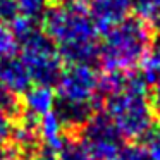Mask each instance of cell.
Returning a JSON list of instances; mask_svg holds the SVG:
<instances>
[{
    "instance_id": "obj_1",
    "label": "cell",
    "mask_w": 160,
    "mask_h": 160,
    "mask_svg": "<svg viewBox=\"0 0 160 160\" xmlns=\"http://www.w3.org/2000/svg\"><path fill=\"white\" fill-rule=\"evenodd\" d=\"M98 95L105 103V114L126 139L145 138L153 128L155 112L141 74L107 72L100 78Z\"/></svg>"
},
{
    "instance_id": "obj_2",
    "label": "cell",
    "mask_w": 160,
    "mask_h": 160,
    "mask_svg": "<svg viewBox=\"0 0 160 160\" xmlns=\"http://www.w3.org/2000/svg\"><path fill=\"white\" fill-rule=\"evenodd\" d=\"M43 31L67 64H91L98 59V29L83 5H53L43 16Z\"/></svg>"
},
{
    "instance_id": "obj_16",
    "label": "cell",
    "mask_w": 160,
    "mask_h": 160,
    "mask_svg": "<svg viewBox=\"0 0 160 160\" xmlns=\"http://www.w3.org/2000/svg\"><path fill=\"white\" fill-rule=\"evenodd\" d=\"M115 160H153L146 146L141 145H128L121 150Z\"/></svg>"
},
{
    "instance_id": "obj_21",
    "label": "cell",
    "mask_w": 160,
    "mask_h": 160,
    "mask_svg": "<svg viewBox=\"0 0 160 160\" xmlns=\"http://www.w3.org/2000/svg\"><path fill=\"white\" fill-rule=\"evenodd\" d=\"M48 2H53L55 5H64V4H71L74 0H48Z\"/></svg>"
},
{
    "instance_id": "obj_12",
    "label": "cell",
    "mask_w": 160,
    "mask_h": 160,
    "mask_svg": "<svg viewBox=\"0 0 160 160\" xmlns=\"http://www.w3.org/2000/svg\"><path fill=\"white\" fill-rule=\"evenodd\" d=\"M21 18L38 21L48 11V0H14Z\"/></svg>"
},
{
    "instance_id": "obj_19",
    "label": "cell",
    "mask_w": 160,
    "mask_h": 160,
    "mask_svg": "<svg viewBox=\"0 0 160 160\" xmlns=\"http://www.w3.org/2000/svg\"><path fill=\"white\" fill-rule=\"evenodd\" d=\"M12 128H14L12 126V119L0 112V145H4V143H7L11 139Z\"/></svg>"
},
{
    "instance_id": "obj_11",
    "label": "cell",
    "mask_w": 160,
    "mask_h": 160,
    "mask_svg": "<svg viewBox=\"0 0 160 160\" xmlns=\"http://www.w3.org/2000/svg\"><path fill=\"white\" fill-rule=\"evenodd\" d=\"M57 160H93V157L81 139L66 138L62 148L59 150Z\"/></svg>"
},
{
    "instance_id": "obj_5",
    "label": "cell",
    "mask_w": 160,
    "mask_h": 160,
    "mask_svg": "<svg viewBox=\"0 0 160 160\" xmlns=\"http://www.w3.org/2000/svg\"><path fill=\"white\" fill-rule=\"evenodd\" d=\"M98 84L100 78L91 64H69L57 81V98L67 103L97 105L102 102Z\"/></svg>"
},
{
    "instance_id": "obj_20",
    "label": "cell",
    "mask_w": 160,
    "mask_h": 160,
    "mask_svg": "<svg viewBox=\"0 0 160 160\" xmlns=\"http://www.w3.org/2000/svg\"><path fill=\"white\" fill-rule=\"evenodd\" d=\"M152 86H153V91H152V97H150V102H152L153 112L160 117V79L157 83H153Z\"/></svg>"
},
{
    "instance_id": "obj_9",
    "label": "cell",
    "mask_w": 160,
    "mask_h": 160,
    "mask_svg": "<svg viewBox=\"0 0 160 160\" xmlns=\"http://www.w3.org/2000/svg\"><path fill=\"white\" fill-rule=\"evenodd\" d=\"M57 102V93L52 86H42L35 84L24 93V102L22 107L26 108V114L33 117H43V115L53 112Z\"/></svg>"
},
{
    "instance_id": "obj_10",
    "label": "cell",
    "mask_w": 160,
    "mask_h": 160,
    "mask_svg": "<svg viewBox=\"0 0 160 160\" xmlns=\"http://www.w3.org/2000/svg\"><path fill=\"white\" fill-rule=\"evenodd\" d=\"M40 138H42V145L48 146V148L59 152L62 148L66 138L62 136L64 126L60 124L59 117L55 115V112H50V114L40 117Z\"/></svg>"
},
{
    "instance_id": "obj_6",
    "label": "cell",
    "mask_w": 160,
    "mask_h": 160,
    "mask_svg": "<svg viewBox=\"0 0 160 160\" xmlns=\"http://www.w3.org/2000/svg\"><path fill=\"white\" fill-rule=\"evenodd\" d=\"M81 141L91 153L93 160H115L124 148V136L107 114H95L81 128Z\"/></svg>"
},
{
    "instance_id": "obj_15",
    "label": "cell",
    "mask_w": 160,
    "mask_h": 160,
    "mask_svg": "<svg viewBox=\"0 0 160 160\" xmlns=\"http://www.w3.org/2000/svg\"><path fill=\"white\" fill-rule=\"evenodd\" d=\"M19 50V43L16 40L9 24H0V59L16 57Z\"/></svg>"
},
{
    "instance_id": "obj_18",
    "label": "cell",
    "mask_w": 160,
    "mask_h": 160,
    "mask_svg": "<svg viewBox=\"0 0 160 160\" xmlns=\"http://www.w3.org/2000/svg\"><path fill=\"white\" fill-rule=\"evenodd\" d=\"M145 139H146V150L153 157V160H160V124L153 126L150 129V132L145 136Z\"/></svg>"
},
{
    "instance_id": "obj_14",
    "label": "cell",
    "mask_w": 160,
    "mask_h": 160,
    "mask_svg": "<svg viewBox=\"0 0 160 160\" xmlns=\"http://www.w3.org/2000/svg\"><path fill=\"white\" fill-rule=\"evenodd\" d=\"M0 112L11 119H18L22 114V103L19 100V95L12 93L2 84H0Z\"/></svg>"
},
{
    "instance_id": "obj_4",
    "label": "cell",
    "mask_w": 160,
    "mask_h": 160,
    "mask_svg": "<svg viewBox=\"0 0 160 160\" xmlns=\"http://www.w3.org/2000/svg\"><path fill=\"white\" fill-rule=\"evenodd\" d=\"M12 31L21 48L22 64L28 69L31 83L42 86L57 84L64 71L62 57L59 55L55 43L36 26V21L18 19L12 24Z\"/></svg>"
},
{
    "instance_id": "obj_17",
    "label": "cell",
    "mask_w": 160,
    "mask_h": 160,
    "mask_svg": "<svg viewBox=\"0 0 160 160\" xmlns=\"http://www.w3.org/2000/svg\"><path fill=\"white\" fill-rule=\"evenodd\" d=\"M18 16H19V12H18L14 0H0V24L11 26Z\"/></svg>"
},
{
    "instance_id": "obj_3",
    "label": "cell",
    "mask_w": 160,
    "mask_h": 160,
    "mask_svg": "<svg viewBox=\"0 0 160 160\" xmlns=\"http://www.w3.org/2000/svg\"><path fill=\"white\" fill-rule=\"evenodd\" d=\"M152 47V24L141 18H128L105 33L98 59L107 72H129L143 64Z\"/></svg>"
},
{
    "instance_id": "obj_8",
    "label": "cell",
    "mask_w": 160,
    "mask_h": 160,
    "mask_svg": "<svg viewBox=\"0 0 160 160\" xmlns=\"http://www.w3.org/2000/svg\"><path fill=\"white\" fill-rule=\"evenodd\" d=\"M0 84L16 95H24L31 88V78L19 57L0 59Z\"/></svg>"
},
{
    "instance_id": "obj_7",
    "label": "cell",
    "mask_w": 160,
    "mask_h": 160,
    "mask_svg": "<svg viewBox=\"0 0 160 160\" xmlns=\"http://www.w3.org/2000/svg\"><path fill=\"white\" fill-rule=\"evenodd\" d=\"M131 0H90V18L98 31L107 33L119 22L128 19Z\"/></svg>"
},
{
    "instance_id": "obj_13",
    "label": "cell",
    "mask_w": 160,
    "mask_h": 160,
    "mask_svg": "<svg viewBox=\"0 0 160 160\" xmlns=\"http://www.w3.org/2000/svg\"><path fill=\"white\" fill-rule=\"evenodd\" d=\"M131 9L148 24L160 21V0H131Z\"/></svg>"
}]
</instances>
